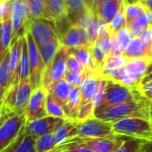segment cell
Masks as SVG:
<instances>
[{
    "label": "cell",
    "mask_w": 152,
    "mask_h": 152,
    "mask_svg": "<svg viewBox=\"0 0 152 152\" xmlns=\"http://www.w3.org/2000/svg\"><path fill=\"white\" fill-rule=\"evenodd\" d=\"M105 85L106 80L97 75H89L84 79L79 88L80 110L77 121L94 117V110L103 94Z\"/></svg>",
    "instance_id": "1"
},
{
    "label": "cell",
    "mask_w": 152,
    "mask_h": 152,
    "mask_svg": "<svg viewBox=\"0 0 152 152\" xmlns=\"http://www.w3.org/2000/svg\"><path fill=\"white\" fill-rule=\"evenodd\" d=\"M149 101L139 100L116 106L95 108L94 117L107 122H115L124 118H149Z\"/></svg>",
    "instance_id": "2"
},
{
    "label": "cell",
    "mask_w": 152,
    "mask_h": 152,
    "mask_svg": "<svg viewBox=\"0 0 152 152\" xmlns=\"http://www.w3.org/2000/svg\"><path fill=\"white\" fill-rule=\"evenodd\" d=\"M144 99H145L140 95V91L136 88L114 81H106L103 94L95 108L112 107Z\"/></svg>",
    "instance_id": "3"
},
{
    "label": "cell",
    "mask_w": 152,
    "mask_h": 152,
    "mask_svg": "<svg viewBox=\"0 0 152 152\" xmlns=\"http://www.w3.org/2000/svg\"><path fill=\"white\" fill-rule=\"evenodd\" d=\"M114 133L144 141H152V124L146 118H124L112 122Z\"/></svg>",
    "instance_id": "4"
},
{
    "label": "cell",
    "mask_w": 152,
    "mask_h": 152,
    "mask_svg": "<svg viewBox=\"0 0 152 152\" xmlns=\"http://www.w3.org/2000/svg\"><path fill=\"white\" fill-rule=\"evenodd\" d=\"M32 91L29 79L11 87L7 92L1 110L10 115L24 114Z\"/></svg>",
    "instance_id": "5"
},
{
    "label": "cell",
    "mask_w": 152,
    "mask_h": 152,
    "mask_svg": "<svg viewBox=\"0 0 152 152\" xmlns=\"http://www.w3.org/2000/svg\"><path fill=\"white\" fill-rule=\"evenodd\" d=\"M117 134L114 133L112 122H107L92 117L83 121H77L71 132L70 138H107Z\"/></svg>",
    "instance_id": "6"
},
{
    "label": "cell",
    "mask_w": 152,
    "mask_h": 152,
    "mask_svg": "<svg viewBox=\"0 0 152 152\" xmlns=\"http://www.w3.org/2000/svg\"><path fill=\"white\" fill-rule=\"evenodd\" d=\"M122 55L125 59L152 62V24L146 28L139 37L132 38Z\"/></svg>",
    "instance_id": "7"
},
{
    "label": "cell",
    "mask_w": 152,
    "mask_h": 152,
    "mask_svg": "<svg viewBox=\"0 0 152 152\" xmlns=\"http://www.w3.org/2000/svg\"><path fill=\"white\" fill-rule=\"evenodd\" d=\"M24 37L27 44L29 64H30V83L32 90L42 87L45 65L41 58L39 47L34 41L31 33L25 29Z\"/></svg>",
    "instance_id": "8"
},
{
    "label": "cell",
    "mask_w": 152,
    "mask_h": 152,
    "mask_svg": "<svg viewBox=\"0 0 152 152\" xmlns=\"http://www.w3.org/2000/svg\"><path fill=\"white\" fill-rule=\"evenodd\" d=\"M148 64V63L143 60L126 59L125 65L118 70L113 81L137 89Z\"/></svg>",
    "instance_id": "9"
},
{
    "label": "cell",
    "mask_w": 152,
    "mask_h": 152,
    "mask_svg": "<svg viewBox=\"0 0 152 152\" xmlns=\"http://www.w3.org/2000/svg\"><path fill=\"white\" fill-rule=\"evenodd\" d=\"M126 137L115 135L107 138H81L73 137L64 141L65 143H75L90 148L94 152H114L125 140ZM61 145V144H60Z\"/></svg>",
    "instance_id": "10"
},
{
    "label": "cell",
    "mask_w": 152,
    "mask_h": 152,
    "mask_svg": "<svg viewBox=\"0 0 152 152\" xmlns=\"http://www.w3.org/2000/svg\"><path fill=\"white\" fill-rule=\"evenodd\" d=\"M24 26L32 36L38 47L57 38L56 30L52 21L43 18H29Z\"/></svg>",
    "instance_id": "11"
},
{
    "label": "cell",
    "mask_w": 152,
    "mask_h": 152,
    "mask_svg": "<svg viewBox=\"0 0 152 152\" xmlns=\"http://www.w3.org/2000/svg\"><path fill=\"white\" fill-rule=\"evenodd\" d=\"M69 57L68 48L60 46L49 68L44 72L42 86L48 90L53 83L64 79L66 73V63Z\"/></svg>",
    "instance_id": "12"
},
{
    "label": "cell",
    "mask_w": 152,
    "mask_h": 152,
    "mask_svg": "<svg viewBox=\"0 0 152 152\" xmlns=\"http://www.w3.org/2000/svg\"><path fill=\"white\" fill-rule=\"evenodd\" d=\"M26 124L25 115H13L0 127V152L11 145Z\"/></svg>",
    "instance_id": "13"
},
{
    "label": "cell",
    "mask_w": 152,
    "mask_h": 152,
    "mask_svg": "<svg viewBox=\"0 0 152 152\" xmlns=\"http://www.w3.org/2000/svg\"><path fill=\"white\" fill-rule=\"evenodd\" d=\"M47 96L48 91L43 86L32 91L28 106L24 112L27 123L48 116L46 109Z\"/></svg>",
    "instance_id": "14"
},
{
    "label": "cell",
    "mask_w": 152,
    "mask_h": 152,
    "mask_svg": "<svg viewBox=\"0 0 152 152\" xmlns=\"http://www.w3.org/2000/svg\"><path fill=\"white\" fill-rule=\"evenodd\" d=\"M66 120V119H65ZM64 120L52 116H46L44 118L27 123L25 124L26 135L36 140L43 135L55 132L56 129L63 124Z\"/></svg>",
    "instance_id": "15"
},
{
    "label": "cell",
    "mask_w": 152,
    "mask_h": 152,
    "mask_svg": "<svg viewBox=\"0 0 152 152\" xmlns=\"http://www.w3.org/2000/svg\"><path fill=\"white\" fill-rule=\"evenodd\" d=\"M12 1V39L25 30V23L30 18V13L25 0H11Z\"/></svg>",
    "instance_id": "16"
},
{
    "label": "cell",
    "mask_w": 152,
    "mask_h": 152,
    "mask_svg": "<svg viewBox=\"0 0 152 152\" xmlns=\"http://www.w3.org/2000/svg\"><path fill=\"white\" fill-rule=\"evenodd\" d=\"M58 39L61 45L67 48H75L83 46L90 47L85 30L81 29L77 26H72Z\"/></svg>",
    "instance_id": "17"
},
{
    "label": "cell",
    "mask_w": 152,
    "mask_h": 152,
    "mask_svg": "<svg viewBox=\"0 0 152 152\" xmlns=\"http://www.w3.org/2000/svg\"><path fill=\"white\" fill-rule=\"evenodd\" d=\"M124 0H102L98 6L96 16L104 22L109 23L121 9Z\"/></svg>",
    "instance_id": "18"
},
{
    "label": "cell",
    "mask_w": 152,
    "mask_h": 152,
    "mask_svg": "<svg viewBox=\"0 0 152 152\" xmlns=\"http://www.w3.org/2000/svg\"><path fill=\"white\" fill-rule=\"evenodd\" d=\"M28 79H30V64H29V56H28V50H27V44H26L25 37L23 36L22 54H21V56H20V60H19V64H18L17 69L15 71V75L14 82H13L12 85L10 86V88L11 87H15L17 84H19L21 82H23V81L28 80Z\"/></svg>",
    "instance_id": "19"
},
{
    "label": "cell",
    "mask_w": 152,
    "mask_h": 152,
    "mask_svg": "<svg viewBox=\"0 0 152 152\" xmlns=\"http://www.w3.org/2000/svg\"><path fill=\"white\" fill-rule=\"evenodd\" d=\"M63 1L65 7L66 17L72 26H74L82 16L89 12L83 4V0H63Z\"/></svg>",
    "instance_id": "20"
},
{
    "label": "cell",
    "mask_w": 152,
    "mask_h": 152,
    "mask_svg": "<svg viewBox=\"0 0 152 152\" xmlns=\"http://www.w3.org/2000/svg\"><path fill=\"white\" fill-rule=\"evenodd\" d=\"M80 110V93L79 88H72L70 91L67 102L64 107V112L66 119L77 121Z\"/></svg>",
    "instance_id": "21"
},
{
    "label": "cell",
    "mask_w": 152,
    "mask_h": 152,
    "mask_svg": "<svg viewBox=\"0 0 152 152\" xmlns=\"http://www.w3.org/2000/svg\"><path fill=\"white\" fill-rule=\"evenodd\" d=\"M71 90L72 86L65 80H61L53 83L47 91L56 99V100L61 105L64 109L66 105Z\"/></svg>",
    "instance_id": "22"
},
{
    "label": "cell",
    "mask_w": 152,
    "mask_h": 152,
    "mask_svg": "<svg viewBox=\"0 0 152 152\" xmlns=\"http://www.w3.org/2000/svg\"><path fill=\"white\" fill-rule=\"evenodd\" d=\"M152 24V13L148 9L143 15H140L132 21L126 27L129 30L130 35L132 38L139 37L146 28Z\"/></svg>",
    "instance_id": "23"
},
{
    "label": "cell",
    "mask_w": 152,
    "mask_h": 152,
    "mask_svg": "<svg viewBox=\"0 0 152 152\" xmlns=\"http://www.w3.org/2000/svg\"><path fill=\"white\" fill-rule=\"evenodd\" d=\"M91 48L88 46L79 47L75 48H68L69 55L73 56L76 60H77L87 71L91 72L94 75V69L92 65L91 56Z\"/></svg>",
    "instance_id": "24"
},
{
    "label": "cell",
    "mask_w": 152,
    "mask_h": 152,
    "mask_svg": "<svg viewBox=\"0 0 152 152\" xmlns=\"http://www.w3.org/2000/svg\"><path fill=\"white\" fill-rule=\"evenodd\" d=\"M61 46V43L58 39V38H55L51 39L49 42L39 47V50L41 56V58L43 60L44 65H45V71L48 70Z\"/></svg>",
    "instance_id": "25"
},
{
    "label": "cell",
    "mask_w": 152,
    "mask_h": 152,
    "mask_svg": "<svg viewBox=\"0 0 152 152\" xmlns=\"http://www.w3.org/2000/svg\"><path fill=\"white\" fill-rule=\"evenodd\" d=\"M8 60L9 49L0 62V107H2L8 90Z\"/></svg>",
    "instance_id": "26"
},
{
    "label": "cell",
    "mask_w": 152,
    "mask_h": 152,
    "mask_svg": "<svg viewBox=\"0 0 152 152\" xmlns=\"http://www.w3.org/2000/svg\"><path fill=\"white\" fill-rule=\"evenodd\" d=\"M77 121H72V120H64L63 124L56 129L54 132V142L56 147L62 144L64 141L68 140L71 135V132L74 128Z\"/></svg>",
    "instance_id": "27"
},
{
    "label": "cell",
    "mask_w": 152,
    "mask_h": 152,
    "mask_svg": "<svg viewBox=\"0 0 152 152\" xmlns=\"http://www.w3.org/2000/svg\"><path fill=\"white\" fill-rule=\"evenodd\" d=\"M124 8L125 19H126V26L135 18L143 15L145 12L148 10L146 6L141 2H138L135 4H126L124 2Z\"/></svg>",
    "instance_id": "28"
},
{
    "label": "cell",
    "mask_w": 152,
    "mask_h": 152,
    "mask_svg": "<svg viewBox=\"0 0 152 152\" xmlns=\"http://www.w3.org/2000/svg\"><path fill=\"white\" fill-rule=\"evenodd\" d=\"M46 109H47V113H48V116L60 118V119H64V120L66 119L63 107L56 100V99L48 92L47 101H46Z\"/></svg>",
    "instance_id": "29"
},
{
    "label": "cell",
    "mask_w": 152,
    "mask_h": 152,
    "mask_svg": "<svg viewBox=\"0 0 152 152\" xmlns=\"http://www.w3.org/2000/svg\"><path fill=\"white\" fill-rule=\"evenodd\" d=\"M126 26V19H125V14H124V4L119 10V12L116 14V15L113 18V20L107 23V30L110 36L114 37L122 28Z\"/></svg>",
    "instance_id": "30"
},
{
    "label": "cell",
    "mask_w": 152,
    "mask_h": 152,
    "mask_svg": "<svg viewBox=\"0 0 152 152\" xmlns=\"http://www.w3.org/2000/svg\"><path fill=\"white\" fill-rule=\"evenodd\" d=\"M55 148L54 132L43 135L35 140V152H48Z\"/></svg>",
    "instance_id": "31"
},
{
    "label": "cell",
    "mask_w": 152,
    "mask_h": 152,
    "mask_svg": "<svg viewBox=\"0 0 152 152\" xmlns=\"http://www.w3.org/2000/svg\"><path fill=\"white\" fill-rule=\"evenodd\" d=\"M144 142V140L126 137L123 143L114 152H140Z\"/></svg>",
    "instance_id": "32"
},
{
    "label": "cell",
    "mask_w": 152,
    "mask_h": 152,
    "mask_svg": "<svg viewBox=\"0 0 152 152\" xmlns=\"http://www.w3.org/2000/svg\"><path fill=\"white\" fill-rule=\"evenodd\" d=\"M113 38H114L115 42L121 53H123L126 49V48L128 47V45L130 44L131 39H132L129 30L126 26L122 28Z\"/></svg>",
    "instance_id": "33"
},
{
    "label": "cell",
    "mask_w": 152,
    "mask_h": 152,
    "mask_svg": "<svg viewBox=\"0 0 152 152\" xmlns=\"http://www.w3.org/2000/svg\"><path fill=\"white\" fill-rule=\"evenodd\" d=\"M29 9L30 18L44 19V3L43 0H25Z\"/></svg>",
    "instance_id": "34"
},
{
    "label": "cell",
    "mask_w": 152,
    "mask_h": 152,
    "mask_svg": "<svg viewBox=\"0 0 152 152\" xmlns=\"http://www.w3.org/2000/svg\"><path fill=\"white\" fill-rule=\"evenodd\" d=\"M89 75H94L90 71H85L83 73H70L66 72L64 75V79L72 88H80L84 79Z\"/></svg>",
    "instance_id": "35"
},
{
    "label": "cell",
    "mask_w": 152,
    "mask_h": 152,
    "mask_svg": "<svg viewBox=\"0 0 152 152\" xmlns=\"http://www.w3.org/2000/svg\"><path fill=\"white\" fill-rule=\"evenodd\" d=\"M85 68L76 60L73 56L69 55V57L67 59V63H66V72H70V73H83L84 72Z\"/></svg>",
    "instance_id": "36"
},
{
    "label": "cell",
    "mask_w": 152,
    "mask_h": 152,
    "mask_svg": "<svg viewBox=\"0 0 152 152\" xmlns=\"http://www.w3.org/2000/svg\"><path fill=\"white\" fill-rule=\"evenodd\" d=\"M56 147L64 152H94L86 147L75 144V143H65V144H61Z\"/></svg>",
    "instance_id": "37"
},
{
    "label": "cell",
    "mask_w": 152,
    "mask_h": 152,
    "mask_svg": "<svg viewBox=\"0 0 152 152\" xmlns=\"http://www.w3.org/2000/svg\"><path fill=\"white\" fill-rule=\"evenodd\" d=\"M137 89L145 99L149 102L152 101V80L140 85Z\"/></svg>",
    "instance_id": "38"
},
{
    "label": "cell",
    "mask_w": 152,
    "mask_h": 152,
    "mask_svg": "<svg viewBox=\"0 0 152 152\" xmlns=\"http://www.w3.org/2000/svg\"><path fill=\"white\" fill-rule=\"evenodd\" d=\"M101 1H102V0H83V4H84L86 9L90 13H91L94 15H96L98 6L100 4Z\"/></svg>",
    "instance_id": "39"
},
{
    "label": "cell",
    "mask_w": 152,
    "mask_h": 152,
    "mask_svg": "<svg viewBox=\"0 0 152 152\" xmlns=\"http://www.w3.org/2000/svg\"><path fill=\"white\" fill-rule=\"evenodd\" d=\"M150 80H152V62L148 63V66H147V69H146V71H145V73H144V75H143V77H142V79H141L140 82L139 86L141 85V84H144L145 83H147V82H148V81H150ZM139 86H138V87H139ZM138 87H137V88H138Z\"/></svg>",
    "instance_id": "40"
},
{
    "label": "cell",
    "mask_w": 152,
    "mask_h": 152,
    "mask_svg": "<svg viewBox=\"0 0 152 152\" xmlns=\"http://www.w3.org/2000/svg\"><path fill=\"white\" fill-rule=\"evenodd\" d=\"M140 152H152V141H145Z\"/></svg>",
    "instance_id": "41"
},
{
    "label": "cell",
    "mask_w": 152,
    "mask_h": 152,
    "mask_svg": "<svg viewBox=\"0 0 152 152\" xmlns=\"http://www.w3.org/2000/svg\"><path fill=\"white\" fill-rule=\"evenodd\" d=\"M13 115H10V114H7L5 113L4 111L2 110H0V127H1V125L10 117L12 116Z\"/></svg>",
    "instance_id": "42"
},
{
    "label": "cell",
    "mask_w": 152,
    "mask_h": 152,
    "mask_svg": "<svg viewBox=\"0 0 152 152\" xmlns=\"http://www.w3.org/2000/svg\"><path fill=\"white\" fill-rule=\"evenodd\" d=\"M144 5L152 13V0H146V2L144 3Z\"/></svg>",
    "instance_id": "43"
},
{
    "label": "cell",
    "mask_w": 152,
    "mask_h": 152,
    "mask_svg": "<svg viewBox=\"0 0 152 152\" xmlns=\"http://www.w3.org/2000/svg\"><path fill=\"white\" fill-rule=\"evenodd\" d=\"M124 2L126 4H135V3H138L140 1L139 0H124Z\"/></svg>",
    "instance_id": "44"
},
{
    "label": "cell",
    "mask_w": 152,
    "mask_h": 152,
    "mask_svg": "<svg viewBox=\"0 0 152 152\" xmlns=\"http://www.w3.org/2000/svg\"><path fill=\"white\" fill-rule=\"evenodd\" d=\"M149 118L152 119V101L149 103Z\"/></svg>",
    "instance_id": "45"
},
{
    "label": "cell",
    "mask_w": 152,
    "mask_h": 152,
    "mask_svg": "<svg viewBox=\"0 0 152 152\" xmlns=\"http://www.w3.org/2000/svg\"><path fill=\"white\" fill-rule=\"evenodd\" d=\"M48 152H64V151H62L59 148L56 147L55 148H53L52 150H50V151H48Z\"/></svg>",
    "instance_id": "46"
},
{
    "label": "cell",
    "mask_w": 152,
    "mask_h": 152,
    "mask_svg": "<svg viewBox=\"0 0 152 152\" xmlns=\"http://www.w3.org/2000/svg\"><path fill=\"white\" fill-rule=\"evenodd\" d=\"M1 39H2V35H1V29H0V52H1Z\"/></svg>",
    "instance_id": "47"
},
{
    "label": "cell",
    "mask_w": 152,
    "mask_h": 152,
    "mask_svg": "<svg viewBox=\"0 0 152 152\" xmlns=\"http://www.w3.org/2000/svg\"><path fill=\"white\" fill-rule=\"evenodd\" d=\"M139 1H140V2H141V3H143V4H144V3H145V2H146V0H139Z\"/></svg>",
    "instance_id": "48"
},
{
    "label": "cell",
    "mask_w": 152,
    "mask_h": 152,
    "mask_svg": "<svg viewBox=\"0 0 152 152\" xmlns=\"http://www.w3.org/2000/svg\"><path fill=\"white\" fill-rule=\"evenodd\" d=\"M1 25H2V23H0V29H1Z\"/></svg>",
    "instance_id": "49"
},
{
    "label": "cell",
    "mask_w": 152,
    "mask_h": 152,
    "mask_svg": "<svg viewBox=\"0 0 152 152\" xmlns=\"http://www.w3.org/2000/svg\"><path fill=\"white\" fill-rule=\"evenodd\" d=\"M150 121H151V124H152V119H150Z\"/></svg>",
    "instance_id": "50"
},
{
    "label": "cell",
    "mask_w": 152,
    "mask_h": 152,
    "mask_svg": "<svg viewBox=\"0 0 152 152\" xmlns=\"http://www.w3.org/2000/svg\"><path fill=\"white\" fill-rule=\"evenodd\" d=\"M48 1H51V0H48Z\"/></svg>",
    "instance_id": "51"
},
{
    "label": "cell",
    "mask_w": 152,
    "mask_h": 152,
    "mask_svg": "<svg viewBox=\"0 0 152 152\" xmlns=\"http://www.w3.org/2000/svg\"><path fill=\"white\" fill-rule=\"evenodd\" d=\"M0 110H1V107H0Z\"/></svg>",
    "instance_id": "52"
}]
</instances>
